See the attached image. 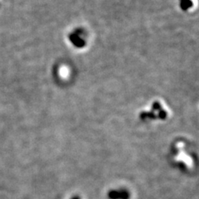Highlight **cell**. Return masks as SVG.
Segmentation results:
<instances>
[{
    "instance_id": "6da1fadb",
    "label": "cell",
    "mask_w": 199,
    "mask_h": 199,
    "mask_svg": "<svg viewBox=\"0 0 199 199\" xmlns=\"http://www.w3.org/2000/svg\"><path fill=\"white\" fill-rule=\"evenodd\" d=\"M108 197L109 199H129L130 194L126 189L110 190L108 193Z\"/></svg>"
},
{
    "instance_id": "7a4b0ae2",
    "label": "cell",
    "mask_w": 199,
    "mask_h": 199,
    "mask_svg": "<svg viewBox=\"0 0 199 199\" xmlns=\"http://www.w3.org/2000/svg\"><path fill=\"white\" fill-rule=\"evenodd\" d=\"M71 199H81V198H80V197H78V196H75V197H73Z\"/></svg>"
}]
</instances>
